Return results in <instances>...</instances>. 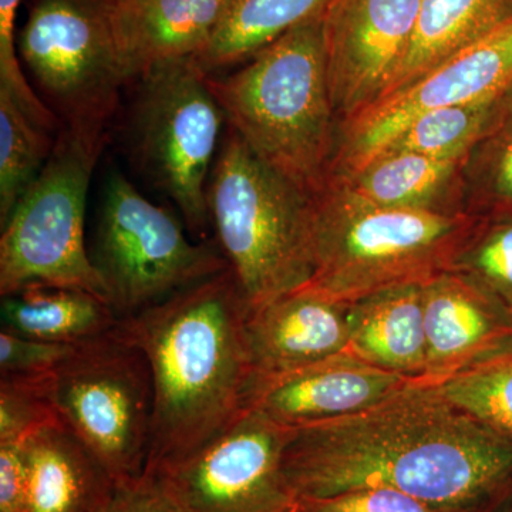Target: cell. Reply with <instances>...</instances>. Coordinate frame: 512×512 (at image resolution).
I'll list each match as a JSON object with an SVG mask.
<instances>
[{"label":"cell","instance_id":"cell-1","mask_svg":"<svg viewBox=\"0 0 512 512\" xmlns=\"http://www.w3.org/2000/svg\"><path fill=\"white\" fill-rule=\"evenodd\" d=\"M284 474L296 500L390 488L457 512L512 497V440L416 382L355 416L293 431Z\"/></svg>","mask_w":512,"mask_h":512},{"label":"cell","instance_id":"cell-2","mask_svg":"<svg viewBox=\"0 0 512 512\" xmlns=\"http://www.w3.org/2000/svg\"><path fill=\"white\" fill-rule=\"evenodd\" d=\"M248 312L227 268L119 319L117 333L146 356L153 379L146 473L210 443L242 412L252 373Z\"/></svg>","mask_w":512,"mask_h":512},{"label":"cell","instance_id":"cell-3","mask_svg":"<svg viewBox=\"0 0 512 512\" xmlns=\"http://www.w3.org/2000/svg\"><path fill=\"white\" fill-rule=\"evenodd\" d=\"M208 84L229 128L255 156L312 198L325 187L339 123L330 100L323 13L259 50L237 72L208 76Z\"/></svg>","mask_w":512,"mask_h":512},{"label":"cell","instance_id":"cell-4","mask_svg":"<svg viewBox=\"0 0 512 512\" xmlns=\"http://www.w3.org/2000/svg\"><path fill=\"white\" fill-rule=\"evenodd\" d=\"M478 217L399 210L367 201L329 177L313 197V275L308 288L353 303L450 271Z\"/></svg>","mask_w":512,"mask_h":512},{"label":"cell","instance_id":"cell-5","mask_svg":"<svg viewBox=\"0 0 512 512\" xmlns=\"http://www.w3.org/2000/svg\"><path fill=\"white\" fill-rule=\"evenodd\" d=\"M208 214L249 311L311 282L313 198L231 128L212 168Z\"/></svg>","mask_w":512,"mask_h":512},{"label":"cell","instance_id":"cell-6","mask_svg":"<svg viewBox=\"0 0 512 512\" xmlns=\"http://www.w3.org/2000/svg\"><path fill=\"white\" fill-rule=\"evenodd\" d=\"M106 140L62 127L45 167L2 224L0 296L46 285L110 303L84 241L87 194Z\"/></svg>","mask_w":512,"mask_h":512},{"label":"cell","instance_id":"cell-7","mask_svg":"<svg viewBox=\"0 0 512 512\" xmlns=\"http://www.w3.org/2000/svg\"><path fill=\"white\" fill-rule=\"evenodd\" d=\"M131 138L138 161L188 227L210 222L208 184L225 114L194 57L151 67L136 80Z\"/></svg>","mask_w":512,"mask_h":512},{"label":"cell","instance_id":"cell-8","mask_svg":"<svg viewBox=\"0 0 512 512\" xmlns=\"http://www.w3.org/2000/svg\"><path fill=\"white\" fill-rule=\"evenodd\" d=\"M60 419L117 487L146 473L153 426V379L146 356L116 328L76 343L53 372Z\"/></svg>","mask_w":512,"mask_h":512},{"label":"cell","instance_id":"cell-9","mask_svg":"<svg viewBox=\"0 0 512 512\" xmlns=\"http://www.w3.org/2000/svg\"><path fill=\"white\" fill-rule=\"evenodd\" d=\"M90 256L119 318L229 268L220 247L191 242L170 211L147 200L117 171L104 188Z\"/></svg>","mask_w":512,"mask_h":512},{"label":"cell","instance_id":"cell-10","mask_svg":"<svg viewBox=\"0 0 512 512\" xmlns=\"http://www.w3.org/2000/svg\"><path fill=\"white\" fill-rule=\"evenodd\" d=\"M18 49L63 127L107 137L128 83L110 0H35Z\"/></svg>","mask_w":512,"mask_h":512},{"label":"cell","instance_id":"cell-11","mask_svg":"<svg viewBox=\"0 0 512 512\" xmlns=\"http://www.w3.org/2000/svg\"><path fill=\"white\" fill-rule=\"evenodd\" d=\"M293 431L244 409L210 443L150 474L177 512H292L284 453Z\"/></svg>","mask_w":512,"mask_h":512},{"label":"cell","instance_id":"cell-12","mask_svg":"<svg viewBox=\"0 0 512 512\" xmlns=\"http://www.w3.org/2000/svg\"><path fill=\"white\" fill-rule=\"evenodd\" d=\"M512 90V19L419 80L340 124L330 175L362 167L421 113L497 100Z\"/></svg>","mask_w":512,"mask_h":512},{"label":"cell","instance_id":"cell-13","mask_svg":"<svg viewBox=\"0 0 512 512\" xmlns=\"http://www.w3.org/2000/svg\"><path fill=\"white\" fill-rule=\"evenodd\" d=\"M419 8L420 0H329L323 39L339 126L389 89L409 49Z\"/></svg>","mask_w":512,"mask_h":512},{"label":"cell","instance_id":"cell-14","mask_svg":"<svg viewBox=\"0 0 512 512\" xmlns=\"http://www.w3.org/2000/svg\"><path fill=\"white\" fill-rule=\"evenodd\" d=\"M412 383L346 352L292 372L251 375L242 410L296 430L365 412Z\"/></svg>","mask_w":512,"mask_h":512},{"label":"cell","instance_id":"cell-15","mask_svg":"<svg viewBox=\"0 0 512 512\" xmlns=\"http://www.w3.org/2000/svg\"><path fill=\"white\" fill-rule=\"evenodd\" d=\"M426 383L440 384L512 340V316L473 279L444 271L423 284Z\"/></svg>","mask_w":512,"mask_h":512},{"label":"cell","instance_id":"cell-16","mask_svg":"<svg viewBox=\"0 0 512 512\" xmlns=\"http://www.w3.org/2000/svg\"><path fill=\"white\" fill-rule=\"evenodd\" d=\"M349 305L305 288L248 312L251 375H279L349 352Z\"/></svg>","mask_w":512,"mask_h":512},{"label":"cell","instance_id":"cell-17","mask_svg":"<svg viewBox=\"0 0 512 512\" xmlns=\"http://www.w3.org/2000/svg\"><path fill=\"white\" fill-rule=\"evenodd\" d=\"M228 0H110L128 83L151 67L197 57L210 45Z\"/></svg>","mask_w":512,"mask_h":512},{"label":"cell","instance_id":"cell-18","mask_svg":"<svg viewBox=\"0 0 512 512\" xmlns=\"http://www.w3.org/2000/svg\"><path fill=\"white\" fill-rule=\"evenodd\" d=\"M25 512H103L117 485L62 419L25 440Z\"/></svg>","mask_w":512,"mask_h":512},{"label":"cell","instance_id":"cell-19","mask_svg":"<svg viewBox=\"0 0 512 512\" xmlns=\"http://www.w3.org/2000/svg\"><path fill=\"white\" fill-rule=\"evenodd\" d=\"M349 353L369 365L426 383L423 285L373 293L349 305Z\"/></svg>","mask_w":512,"mask_h":512},{"label":"cell","instance_id":"cell-20","mask_svg":"<svg viewBox=\"0 0 512 512\" xmlns=\"http://www.w3.org/2000/svg\"><path fill=\"white\" fill-rule=\"evenodd\" d=\"M464 160L379 154L348 174L330 175L380 207L468 214Z\"/></svg>","mask_w":512,"mask_h":512},{"label":"cell","instance_id":"cell-21","mask_svg":"<svg viewBox=\"0 0 512 512\" xmlns=\"http://www.w3.org/2000/svg\"><path fill=\"white\" fill-rule=\"evenodd\" d=\"M511 19L512 0H420L409 49L379 100L410 86Z\"/></svg>","mask_w":512,"mask_h":512},{"label":"cell","instance_id":"cell-22","mask_svg":"<svg viewBox=\"0 0 512 512\" xmlns=\"http://www.w3.org/2000/svg\"><path fill=\"white\" fill-rule=\"evenodd\" d=\"M0 316L2 329L15 335L70 345L110 332L120 319L92 293L46 285L2 296Z\"/></svg>","mask_w":512,"mask_h":512},{"label":"cell","instance_id":"cell-23","mask_svg":"<svg viewBox=\"0 0 512 512\" xmlns=\"http://www.w3.org/2000/svg\"><path fill=\"white\" fill-rule=\"evenodd\" d=\"M329 0H228L220 25L195 63L208 76L247 62L306 20L322 15Z\"/></svg>","mask_w":512,"mask_h":512},{"label":"cell","instance_id":"cell-24","mask_svg":"<svg viewBox=\"0 0 512 512\" xmlns=\"http://www.w3.org/2000/svg\"><path fill=\"white\" fill-rule=\"evenodd\" d=\"M463 175L468 214L512 212V90L464 158Z\"/></svg>","mask_w":512,"mask_h":512},{"label":"cell","instance_id":"cell-25","mask_svg":"<svg viewBox=\"0 0 512 512\" xmlns=\"http://www.w3.org/2000/svg\"><path fill=\"white\" fill-rule=\"evenodd\" d=\"M503 97L421 113L376 156L409 153L440 160H464L480 140Z\"/></svg>","mask_w":512,"mask_h":512},{"label":"cell","instance_id":"cell-26","mask_svg":"<svg viewBox=\"0 0 512 512\" xmlns=\"http://www.w3.org/2000/svg\"><path fill=\"white\" fill-rule=\"evenodd\" d=\"M50 134L0 89V225L49 160L55 147Z\"/></svg>","mask_w":512,"mask_h":512},{"label":"cell","instance_id":"cell-27","mask_svg":"<svg viewBox=\"0 0 512 512\" xmlns=\"http://www.w3.org/2000/svg\"><path fill=\"white\" fill-rule=\"evenodd\" d=\"M437 386L451 403L512 440V340Z\"/></svg>","mask_w":512,"mask_h":512},{"label":"cell","instance_id":"cell-28","mask_svg":"<svg viewBox=\"0 0 512 512\" xmlns=\"http://www.w3.org/2000/svg\"><path fill=\"white\" fill-rule=\"evenodd\" d=\"M451 271L473 279L512 316V212L478 217Z\"/></svg>","mask_w":512,"mask_h":512},{"label":"cell","instance_id":"cell-29","mask_svg":"<svg viewBox=\"0 0 512 512\" xmlns=\"http://www.w3.org/2000/svg\"><path fill=\"white\" fill-rule=\"evenodd\" d=\"M53 372L0 375V443L25 441L60 420Z\"/></svg>","mask_w":512,"mask_h":512},{"label":"cell","instance_id":"cell-30","mask_svg":"<svg viewBox=\"0 0 512 512\" xmlns=\"http://www.w3.org/2000/svg\"><path fill=\"white\" fill-rule=\"evenodd\" d=\"M22 0H0V89L8 90L40 127L53 133L59 123L46 101L37 96L20 67L16 18Z\"/></svg>","mask_w":512,"mask_h":512},{"label":"cell","instance_id":"cell-31","mask_svg":"<svg viewBox=\"0 0 512 512\" xmlns=\"http://www.w3.org/2000/svg\"><path fill=\"white\" fill-rule=\"evenodd\" d=\"M292 512H457L390 488H359L326 498L296 500Z\"/></svg>","mask_w":512,"mask_h":512},{"label":"cell","instance_id":"cell-32","mask_svg":"<svg viewBox=\"0 0 512 512\" xmlns=\"http://www.w3.org/2000/svg\"><path fill=\"white\" fill-rule=\"evenodd\" d=\"M76 348V343L45 342L0 332V375H35L53 372Z\"/></svg>","mask_w":512,"mask_h":512},{"label":"cell","instance_id":"cell-33","mask_svg":"<svg viewBox=\"0 0 512 512\" xmlns=\"http://www.w3.org/2000/svg\"><path fill=\"white\" fill-rule=\"evenodd\" d=\"M28 458L25 441L0 443V512H25Z\"/></svg>","mask_w":512,"mask_h":512},{"label":"cell","instance_id":"cell-34","mask_svg":"<svg viewBox=\"0 0 512 512\" xmlns=\"http://www.w3.org/2000/svg\"><path fill=\"white\" fill-rule=\"evenodd\" d=\"M103 512H177L160 481L144 474L131 483L120 485Z\"/></svg>","mask_w":512,"mask_h":512},{"label":"cell","instance_id":"cell-35","mask_svg":"<svg viewBox=\"0 0 512 512\" xmlns=\"http://www.w3.org/2000/svg\"><path fill=\"white\" fill-rule=\"evenodd\" d=\"M495 512H512V497L510 500L505 501V503Z\"/></svg>","mask_w":512,"mask_h":512}]
</instances>
